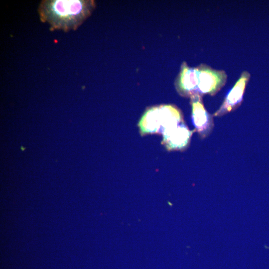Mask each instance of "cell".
<instances>
[{"mask_svg": "<svg viewBox=\"0 0 269 269\" xmlns=\"http://www.w3.org/2000/svg\"><path fill=\"white\" fill-rule=\"evenodd\" d=\"M96 7L93 0H43L38 7L39 17L50 30H76Z\"/></svg>", "mask_w": 269, "mask_h": 269, "instance_id": "6da1fadb", "label": "cell"}, {"mask_svg": "<svg viewBox=\"0 0 269 269\" xmlns=\"http://www.w3.org/2000/svg\"><path fill=\"white\" fill-rule=\"evenodd\" d=\"M227 74L223 70H217L202 63L193 68L192 82L196 93L201 96L215 95L226 84Z\"/></svg>", "mask_w": 269, "mask_h": 269, "instance_id": "7a4b0ae2", "label": "cell"}, {"mask_svg": "<svg viewBox=\"0 0 269 269\" xmlns=\"http://www.w3.org/2000/svg\"><path fill=\"white\" fill-rule=\"evenodd\" d=\"M192 107V119L196 131L201 139L208 137L212 133L214 127L213 116L205 109L202 96L195 94L190 97Z\"/></svg>", "mask_w": 269, "mask_h": 269, "instance_id": "3957f363", "label": "cell"}, {"mask_svg": "<svg viewBox=\"0 0 269 269\" xmlns=\"http://www.w3.org/2000/svg\"><path fill=\"white\" fill-rule=\"evenodd\" d=\"M251 77L250 73L243 71L236 83L225 98L219 108L213 114L214 117H221L238 108L243 101L247 85Z\"/></svg>", "mask_w": 269, "mask_h": 269, "instance_id": "277c9868", "label": "cell"}, {"mask_svg": "<svg viewBox=\"0 0 269 269\" xmlns=\"http://www.w3.org/2000/svg\"><path fill=\"white\" fill-rule=\"evenodd\" d=\"M194 132L183 122L162 133L163 143L168 150H184L189 146Z\"/></svg>", "mask_w": 269, "mask_h": 269, "instance_id": "5b68a950", "label": "cell"}, {"mask_svg": "<svg viewBox=\"0 0 269 269\" xmlns=\"http://www.w3.org/2000/svg\"><path fill=\"white\" fill-rule=\"evenodd\" d=\"M138 126L142 134L156 133L160 131L159 106L152 107L147 110L141 118Z\"/></svg>", "mask_w": 269, "mask_h": 269, "instance_id": "8992f818", "label": "cell"}]
</instances>
